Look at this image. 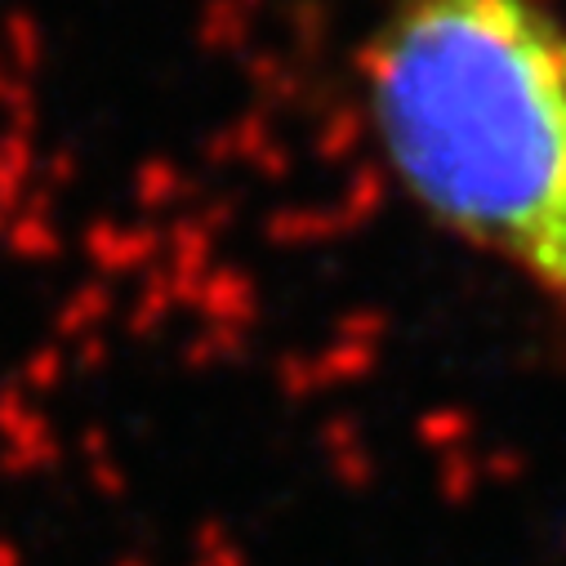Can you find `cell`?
Listing matches in <instances>:
<instances>
[{
  "mask_svg": "<svg viewBox=\"0 0 566 566\" xmlns=\"http://www.w3.org/2000/svg\"><path fill=\"white\" fill-rule=\"evenodd\" d=\"M366 107L406 197L566 308V19L548 0H388Z\"/></svg>",
  "mask_w": 566,
  "mask_h": 566,
  "instance_id": "obj_1",
  "label": "cell"
}]
</instances>
